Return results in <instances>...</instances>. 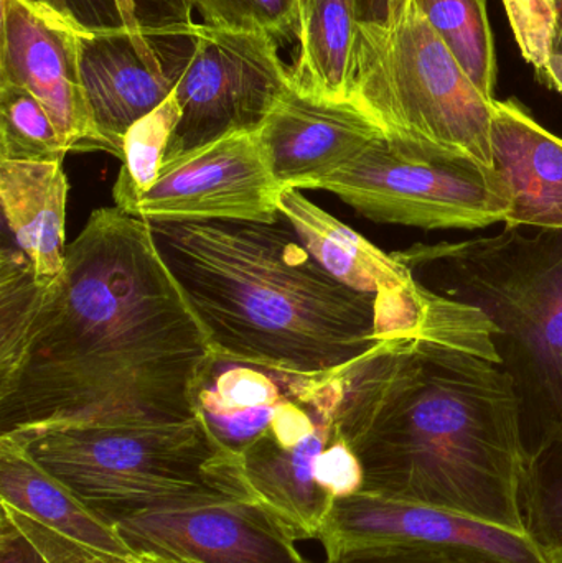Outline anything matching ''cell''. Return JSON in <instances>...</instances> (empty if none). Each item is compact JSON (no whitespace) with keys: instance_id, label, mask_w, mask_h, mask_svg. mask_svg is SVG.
Returning <instances> with one entry per match:
<instances>
[{"instance_id":"2","label":"cell","mask_w":562,"mask_h":563,"mask_svg":"<svg viewBox=\"0 0 562 563\" xmlns=\"http://www.w3.org/2000/svg\"><path fill=\"white\" fill-rule=\"evenodd\" d=\"M335 429L363 493L525 534L520 407L491 324L382 341L343 371Z\"/></svg>"},{"instance_id":"17","label":"cell","mask_w":562,"mask_h":563,"mask_svg":"<svg viewBox=\"0 0 562 563\" xmlns=\"http://www.w3.org/2000/svg\"><path fill=\"white\" fill-rule=\"evenodd\" d=\"M335 435V419H327L294 449H283L266 429L240 450L254 505L293 541L319 539L335 501L313 478V462Z\"/></svg>"},{"instance_id":"24","label":"cell","mask_w":562,"mask_h":563,"mask_svg":"<svg viewBox=\"0 0 562 563\" xmlns=\"http://www.w3.org/2000/svg\"><path fill=\"white\" fill-rule=\"evenodd\" d=\"M180 115V104L174 92L155 111L129 129L122 144V167L112 190L115 208L129 213L139 198L157 181Z\"/></svg>"},{"instance_id":"23","label":"cell","mask_w":562,"mask_h":563,"mask_svg":"<svg viewBox=\"0 0 562 563\" xmlns=\"http://www.w3.org/2000/svg\"><path fill=\"white\" fill-rule=\"evenodd\" d=\"M475 88L495 101L497 55L487 0H411Z\"/></svg>"},{"instance_id":"13","label":"cell","mask_w":562,"mask_h":563,"mask_svg":"<svg viewBox=\"0 0 562 563\" xmlns=\"http://www.w3.org/2000/svg\"><path fill=\"white\" fill-rule=\"evenodd\" d=\"M114 528L135 555L198 563H310L264 509L236 499L145 512Z\"/></svg>"},{"instance_id":"34","label":"cell","mask_w":562,"mask_h":563,"mask_svg":"<svg viewBox=\"0 0 562 563\" xmlns=\"http://www.w3.org/2000/svg\"><path fill=\"white\" fill-rule=\"evenodd\" d=\"M558 3V25L554 33L553 46H551L550 56H548L547 65L537 71L538 79L543 82L547 88L562 95V0Z\"/></svg>"},{"instance_id":"33","label":"cell","mask_w":562,"mask_h":563,"mask_svg":"<svg viewBox=\"0 0 562 563\" xmlns=\"http://www.w3.org/2000/svg\"><path fill=\"white\" fill-rule=\"evenodd\" d=\"M363 22L395 23L405 15L411 0H356Z\"/></svg>"},{"instance_id":"16","label":"cell","mask_w":562,"mask_h":563,"mask_svg":"<svg viewBox=\"0 0 562 563\" xmlns=\"http://www.w3.org/2000/svg\"><path fill=\"white\" fill-rule=\"evenodd\" d=\"M492 165L511 194L507 227L562 230V137L517 99L492 104Z\"/></svg>"},{"instance_id":"15","label":"cell","mask_w":562,"mask_h":563,"mask_svg":"<svg viewBox=\"0 0 562 563\" xmlns=\"http://www.w3.org/2000/svg\"><path fill=\"white\" fill-rule=\"evenodd\" d=\"M382 134L352 101H327L294 85L257 131L283 190H317Z\"/></svg>"},{"instance_id":"21","label":"cell","mask_w":562,"mask_h":563,"mask_svg":"<svg viewBox=\"0 0 562 563\" xmlns=\"http://www.w3.org/2000/svg\"><path fill=\"white\" fill-rule=\"evenodd\" d=\"M297 376L236 364L207 383L198 406L213 432L231 449L241 450L269 427L279 404L293 393Z\"/></svg>"},{"instance_id":"6","label":"cell","mask_w":562,"mask_h":563,"mask_svg":"<svg viewBox=\"0 0 562 563\" xmlns=\"http://www.w3.org/2000/svg\"><path fill=\"white\" fill-rule=\"evenodd\" d=\"M350 101L383 132L494 167V101L475 88L412 3L395 23L360 20Z\"/></svg>"},{"instance_id":"18","label":"cell","mask_w":562,"mask_h":563,"mask_svg":"<svg viewBox=\"0 0 562 563\" xmlns=\"http://www.w3.org/2000/svg\"><path fill=\"white\" fill-rule=\"evenodd\" d=\"M68 177L59 162L0 161V203L19 250L48 285L65 271Z\"/></svg>"},{"instance_id":"26","label":"cell","mask_w":562,"mask_h":563,"mask_svg":"<svg viewBox=\"0 0 562 563\" xmlns=\"http://www.w3.org/2000/svg\"><path fill=\"white\" fill-rule=\"evenodd\" d=\"M45 284L38 282L32 263L22 251L0 254V376L15 366Z\"/></svg>"},{"instance_id":"19","label":"cell","mask_w":562,"mask_h":563,"mask_svg":"<svg viewBox=\"0 0 562 563\" xmlns=\"http://www.w3.org/2000/svg\"><path fill=\"white\" fill-rule=\"evenodd\" d=\"M0 501L73 541L121 558L137 559L114 526L82 505L35 462L22 440L10 435H0Z\"/></svg>"},{"instance_id":"20","label":"cell","mask_w":562,"mask_h":563,"mask_svg":"<svg viewBox=\"0 0 562 563\" xmlns=\"http://www.w3.org/2000/svg\"><path fill=\"white\" fill-rule=\"evenodd\" d=\"M359 22L356 0H302L299 58L290 69L297 89L327 101H350Z\"/></svg>"},{"instance_id":"28","label":"cell","mask_w":562,"mask_h":563,"mask_svg":"<svg viewBox=\"0 0 562 563\" xmlns=\"http://www.w3.org/2000/svg\"><path fill=\"white\" fill-rule=\"evenodd\" d=\"M326 558V563H514L481 549L401 542L350 545Z\"/></svg>"},{"instance_id":"1","label":"cell","mask_w":562,"mask_h":563,"mask_svg":"<svg viewBox=\"0 0 562 563\" xmlns=\"http://www.w3.org/2000/svg\"><path fill=\"white\" fill-rule=\"evenodd\" d=\"M217 363L151 223L101 208L66 247L65 271L43 288L25 346L0 376V435L194 419Z\"/></svg>"},{"instance_id":"36","label":"cell","mask_w":562,"mask_h":563,"mask_svg":"<svg viewBox=\"0 0 562 563\" xmlns=\"http://www.w3.org/2000/svg\"><path fill=\"white\" fill-rule=\"evenodd\" d=\"M185 561H187V559H185ZM190 562H194V561H190ZM194 563H198V562H194Z\"/></svg>"},{"instance_id":"31","label":"cell","mask_w":562,"mask_h":563,"mask_svg":"<svg viewBox=\"0 0 562 563\" xmlns=\"http://www.w3.org/2000/svg\"><path fill=\"white\" fill-rule=\"evenodd\" d=\"M313 478L333 499L349 498L362 492V463L339 432L313 462Z\"/></svg>"},{"instance_id":"7","label":"cell","mask_w":562,"mask_h":563,"mask_svg":"<svg viewBox=\"0 0 562 563\" xmlns=\"http://www.w3.org/2000/svg\"><path fill=\"white\" fill-rule=\"evenodd\" d=\"M317 190L376 223L421 230H482L507 223L511 194L494 167L471 155L383 132Z\"/></svg>"},{"instance_id":"4","label":"cell","mask_w":562,"mask_h":563,"mask_svg":"<svg viewBox=\"0 0 562 563\" xmlns=\"http://www.w3.org/2000/svg\"><path fill=\"white\" fill-rule=\"evenodd\" d=\"M422 288L481 311L520 407L527 459L562 433V230L507 227L393 253Z\"/></svg>"},{"instance_id":"30","label":"cell","mask_w":562,"mask_h":563,"mask_svg":"<svg viewBox=\"0 0 562 563\" xmlns=\"http://www.w3.org/2000/svg\"><path fill=\"white\" fill-rule=\"evenodd\" d=\"M0 506H2V515L25 536L26 541L48 563H141L139 559H125L121 555L109 554V552H102L65 538L7 503L0 501Z\"/></svg>"},{"instance_id":"10","label":"cell","mask_w":562,"mask_h":563,"mask_svg":"<svg viewBox=\"0 0 562 563\" xmlns=\"http://www.w3.org/2000/svg\"><path fill=\"white\" fill-rule=\"evenodd\" d=\"M195 30L81 35L82 86L102 151L122 161L129 129L174 95L194 55Z\"/></svg>"},{"instance_id":"35","label":"cell","mask_w":562,"mask_h":563,"mask_svg":"<svg viewBox=\"0 0 562 563\" xmlns=\"http://www.w3.org/2000/svg\"><path fill=\"white\" fill-rule=\"evenodd\" d=\"M139 562L141 563H194L185 561V559H165L158 558V555L142 554L137 555Z\"/></svg>"},{"instance_id":"25","label":"cell","mask_w":562,"mask_h":563,"mask_svg":"<svg viewBox=\"0 0 562 563\" xmlns=\"http://www.w3.org/2000/svg\"><path fill=\"white\" fill-rule=\"evenodd\" d=\"M66 154L45 106L26 89L0 82V161L63 164Z\"/></svg>"},{"instance_id":"29","label":"cell","mask_w":562,"mask_h":563,"mask_svg":"<svg viewBox=\"0 0 562 563\" xmlns=\"http://www.w3.org/2000/svg\"><path fill=\"white\" fill-rule=\"evenodd\" d=\"M504 5L521 55L540 71L557 33V0H504Z\"/></svg>"},{"instance_id":"22","label":"cell","mask_w":562,"mask_h":563,"mask_svg":"<svg viewBox=\"0 0 562 563\" xmlns=\"http://www.w3.org/2000/svg\"><path fill=\"white\" fill-rule=\"evenodd\" d=\"M81 35L134 32L170 35L197 26L190 0H26Z\"/></svg>"},{"instance_id":"9","label":"cell","mask_w":562,"mask_h":563,"mask_svg":"<svg viewBox=\"0 0 562 563\" xmlns=\"http://www.w3.org/2000/svg\"><path fill=\"white\" fill-rule=\"evenodd\" d=\"M283 191L257 131L241 132L165 162L157 181L128 214L151 224L277 223Z\"/></svg>"},{"instance_id":"32","label":"cell","mask_w":562,"mask_h":563,"mask_svg":"<svg viewBox=\"0 0 562 563\" xmlns=\"http://www.w3.org/2000/svg\"><path fill=\"white\" fill-rule=\"evenodd\" d=\"M0 563H48L3 515L0 519Z\"/></svg>"},{"instance_id":"12","label":"cell","mask_w":562,"mask_h":563,"mask_svg":"<svg viewBox=\"0 0 562 563\" xmlns=\"http://www.w3.org/2000/svg\"><path fill=\"white\" fill-rule=\"evenodd\" d=\"M79 38L48 10L2 0L0 82L26 89L45 106L68 152L102 151L82 86Z\"/></svg>"},{"instance_id":"5","label":"cell","mask_w":562,"mask_h":563,"mask_svg":"<svg viewBox=\"0 0 562 563\" xmlns=\"http://www.w3.org/2000/svg\"><path fill=\"white\" fill-rule=\"evenodd\" d=\"M15 439L112 526L145 512L220 499L254 505L243 453L218 439L201 410L184 422L71 427Z\"/></svg>"},{"instance_id":"11","label":"cell","mask_w":562,"mask_h":563,"mask_svg":"<svg viewBox=\"0 0 562 563\" xmlns=\"http://www.w3.org/2000/svg\"><path fill=\"white\" fill-rule=\"evenodd\" d=\"M280 214L330 276L376 297L383 336H415L438 328L444 298L412 279L395 254L370 243L300 190L283 191Z\"/></svg>"},{"instance_id":"3","label":"cell","mask_w":562,"mask_h":563,"mask_svg":"<svg viewBox=\"0 0 562 563\" xmlns=\"http://www.w3.org/2000/svg\"><path fill=\"white\" fill-rule=\"evenodd\" d=\"M151 227L220 363L322 377L352 366L388 340L376 297L330 276L290 224Z\"/></svg>"},{"instance_id":"8","label":"cell","mask_w":562,"mask_h":563,"mask_svg":"<svg viewBox=\"0 0 562 563\" xmlns=\"http://www.w3.org/2000/svg\"><path fill=\"white\" fill-rule=\"evenodd\" d=\"M290 86L274 36L197 25L194 55L175 89L181 115L164 164L228 135L260 131Z\"/></svg>"},{"instance_id":"14","label":"cell","mask_w":562,"mask_h":563,"mask_svg":"<svg viewBox=\"0 0 562 563\" xmlns=\"http://www.w3.org/2000/svg\"><path fill=\"white\" fill-rule=\"evenodd\" d=\"M326 555L350 545L432 544L481 549L514 563H548L525 534L445 509L356 493L335 499L319 534Z\"/></svg>"},{"instance_id":"27","label":"cell","mask_w":562,"mask_h":563,"mask_svg":"<svg viewBox=\"0 0 562 563\" xmlns=\"http://www.w3.org/2000/svg\"><path fill=\"white\" fill-rule=\"evenodd\" d=\"M203 25L233 32L267 33L279 40L299 36L302 0H190Z\"/></svg>"}]
</instances>
